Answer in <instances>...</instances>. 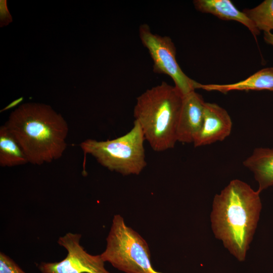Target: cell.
Here are the masks:
<instances>
[{"instance_id":"6da1fadb","label":"cell","mask_w":273,"mask_h":273,"mask_svg":"<svg viewBox=\"0 0 273 273\" xmlns=\"http://www.w3.org/2000/svg\"><path fill=\"white\" fill-rule=\"evenodd\" d=\"M260 192L234 179L215 195L210 214L216 239L239 261H244L253 238L262 208Z\"/></svg>"},{"instance_id":"7a4b0ae2","label":"cell","mask_w":273,"mask_h":273,"mask_svg":"<svg viewBox=\"0 0 273 273\" xmlns=\"http://www.w3.org/2000/svg\"><path fill=\"white\" fill-rule=\"evenodd\" d=\"M5 124L33 165L57 160L66 149L68 125L49 105L23 104L10 114Z\"/></svg>"},{"instance_id":"3957f363","label":"cell","mask_w":273,"mask_h":273,"mask_svg":"<svg viewBox=\"0 0 273 273\" xmlns=\"http://www.w3.org/2000/svg\"><path fill=\"white\" fill-rule=\"evenodd\" d=\"M183 96L175 86L162 82L136 99L133 116L145 140L156 152L174 148Z\"/></svg>"},{"instance_id":"277c9868","label":"cell","mask_w":273,"mask_h":273,"mask_svg":"<svg viewBox=\"0 0 273 273\" xmlns=\"http://www.w3.org/2000/svg\"><path fill=\"white\" fill-rule=\"evenodd\" d=\"M145 138L139 123L125 134L113 140L88 139L79 146L84 155L89 154L110 171L123 175L139 174L147 165L144 143Z\"/></svg>"},{"instance_id":"5b68a950","label":"cell","mask_w":273,"mask_h":273,"mask_svg":"<svg viewBox=\"0 0 273 273\" xmlns=\"http://www.w3.org/2000/svg\"><path fill=\"white\" fill-rule=\"evenodd\" d=\"M106 241V249L101 254L104 262L125 273H156L146 241L126 225L121 215L114 216Z\"/></svg>"},{"instance_id":"8992f818","label":"cell","mask_w":273,"mask_h":273,"mask_svg":"<svg viewBox=\"0 0 273 273\" xmlns=\"http://www.w3.org/2000/svg\"><path fill=\"white\" fill-rule=\"evenodd\" d=\"M139 36L153 61V71L169 76L183 97L195 91L196 81L189 77L178 64L171 39L152 33L146 24L140 25Z\"/></svg>"},{"instance_id":"52a82bcc","label":"cell","mask_w":273,"mask_h":273,"mask_svg":"<svg viewBox=\"0 0 273 273\" xmlns=\"http://www.w3.org/2000/svg\"><path fill=\"white\" fill-rule=\"evenodd\" d=\"M81 235L68 233L59 237L58 243L67 251L66 257L55 262H41V273H110L101 255L88 253L80 244Z\"/></svg>"},{"instance_id":"ba28073f","label":"cell","mask_w":273,"mask_h":273,"mask_svg":"<svg viewBox=\"0 0 273 273\" xmlns=\"http://www.w3.org/2000/svg\"><path fill=\"white\" fill-rule=\"evenodd\" d=\"M232 121L228 112L215 103L205 102L202 125L194 147L222 141L231 133Z\"/></svg>"},{"instance_id":"9c48e42d","label":"cell","mask_w":273,"mask_h":273,"mask_svg":"<svg viewBox=\"0 0 273 273\" xmlns=\"http://www.w3.org/2000/svg\"><path fill=\"white\" fill-rule=\"evenodd\" d=\"M205 104L202 96L195 91L183 97L176 130L177 142L194 143L202 125Z\"/></svg>"},{"instance_id":"30bf717a","label":"cell","mask_w":273,"mask_h":273,"mask_svg":"<svg viewBox=\"0 0 273 273\" xmlns=\"http://www.w3.org/2000/svg\"><path fill=\"white\" fill-rule=\"evenodd\" d=\"M193 4L195 8L202 13H210L221 19L235 20L242 23L249 29L255 39L260 34L252 21L243 12L237 9L230 0H195Z\"/></svg>"},{"instance_id":"8fae6325","label":"cell","mask_w":273,"mask_h":273,"mask_svg":"<svg viewBox=\"0 0 273 273\" xmlns=\"http://www.w3.org/2000/svg\"><path fill=\"white\" fill-rule=\"evenodd\" d=\"M243 164L253 173L259 192L273 186V148L254 149Z\"/></svg>"},{"instance_id":"7c38bea8","label":"cell","mask_w":273,"mask_h":273,"mask_svg":"<svg viewBox=\"0 0 273 273\" xmlns=\"http://www.w3.org/2000/svg\"><path fill=\"white\" fill-rule=\"evenodd\" d=\"M195 88L207 91H217L225 94L232 90L273 91V67L262 69L238 82L225 84H203L197 82Z\"/></svg>"},{"instance_id":"4fadbf2b","label":"cell","mask_w":273,"mask_h":273,"mask_svg":"<svg viewBox=\"0 0 273 273\" xmlns=\"http://www.w3.org/2000/svg\"><path fill=\"white\" fill-rule=\"evenodd\" d=\"M29 163L17 141L4 124L0 127V165L13 167Z\"/></svg>"},{"instance_id":"5bb4252c","label":"cell","mask_w":273,"mask_h":273,"mask_svg":"<svg viewBox=\"0 0 273 273\" xmlns=\"http://www.w3.org/2000/svg\"><path fill=\"white\" fill-rule=\"evenodd\" d=\"M243 12L259 31L270 32L273 30V0H265L255 8Z\"/></svg>"},{"instance_id":"9a60e30c","label":"cell","mask_w":273,"mask_h":273,"mask_svg":"<svg viewBox=\"0 0 273 273\" xmlns=\"http://www.w3.org/2000/svg\"><path fill=\"white\" fill-rule=\"evenodd\" d=\"M0 273H26L10 257L0 253Z\"/></svg>"},{"instance_id":"2e32d148","label":"cell","mask_w":273,"mask_h":273,"mask_svg":"<svg viewBox=\"0 0 273 273\" xmlns=\"http://www.w3.org/2000/svg\"><path fill=\"white\" fill-rule=\"evenodd\" d=\"M12 21V17L7 7L6 1H1V26L7 25Z\"/></svg>"},{"instance_id":"e0dca14e","label":"cell","mask_w":273,"mask_h":273,"mask_svg":"<svg viewBox=\"0 0 273 273\" xmlns=\"http://www.w3.org/2000/svg\"><path fill=\"white\" fill-rule=\"evenodd\" d=\"M264 39L266 43L273 46V33L264 32Z\"/></svg>"},{"instance_id":"ac0fdd59","label":"cell","mask_w":273,"mask_h":273,"mask_svg":"<svg viewBox=\"0 0 273 273\" xmlns=\"http://www.w3.org/2000/svg\"><path fill=\"white\" fill-rule=\"evenodd\" d=\"M22 100H23V98H21L20 99H18L14 101V102L11 103L10 105H9L7 107H6L3 110L8 109L9 108H10L13 107V106H16V105L19 104Z\"/></svg>"},{"instance_id":"d6986e66","label":"cell","mask_w":273,"mask_h":273,"mask_svg":"<svg viewBox=\"0 0 273 273\" xmlns=\"http://www.w3.org/2000/svg\"><path fill=\"white\" fill-rule=\"evenodd\" d=\"M156 273H161V272H159L156 271Z\"/></svg>"}]
</instances>
